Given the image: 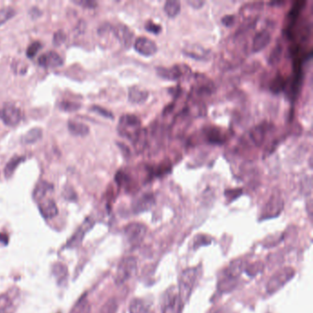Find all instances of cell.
<instances>
[{"label":"cell","mask_w":313,"mask_h":313,"mask_svg":"<svg viewBox=\"0 0 313 313\" xmlns=\"http://www.w3.org/2000/svg\"><path fill=\"white\" fill-rule=\"evenodd\" d=\"M143 130L141 120L133 114H125L120 119L118 133L122 137L131 141L133 144L138 140Z\"/></svg>","instance_id":"1"},{"label":"cell","mask_w":313,"mask_h":313,"mask_svg":"<svg viewBox=\"0 0 313 313\" xmlns=\"http://www.w3.org/2000/svg\"><path fill=\"white\" fill-rule=\"evenodd\" d=\"M137 272V259L133 256L123 258L118 265L115 281L118 285L124 284L131 279Z\"/></svg>","instance_id":"2"},{"label":"cell","mask_w":313,"mask_h":313,"mask_svg":"<svg viewBox=\"0 0 313 313\" xmlns=\"http://www.w3.org/2000/svg\"><path fill=\"white\" fill-rule=\"evenodd\" d=\"M196 278H197L196 268H187L182 272L179 278L178 294L184 302H186L190 296L192 289L195 286Z\"/></svg>","instance_id":"3"},{"label":"cell","mask_w":313,"mask_h":313,"mask_svg":"<svg viewBox=\"0 0 313 313\" xmlns=\"http://www.w3.org/2000/svg\"><path fill=\"white\" fill-rule=\"evenodd\" d=\"M295 275V270L292 267H285L277 271L274 276L271 277L266 284V292L268 294H274L284 287Z\"/></svg>","instance_id":"4"},{"label":"cell","mask_w":313,"mask_h":313,"mask_svg":"<svg viewBox=\"0 0 313 313\" xmlns=\"http://www.w3.org/2000/svg\"><path fill=\"white\" fill-rule=\"evenodd\" d=\"M0 119L9 126H16L22 121V112L12 103H5L0 108Z\"/></svg>","instance_id":"5"},{"label":"cell","mask_w":313,"mask_h":313,"mask_svg":"<svg viewBox=\"0 0 313 313\" xmlns=\"http://www.w3.org/2000/svg\"><path fill=\"white\" fill-rule=\"evenodd\" d=\"M124 234L129 244L136 246L144 239L146 234V227L141 223H130L124 229Z\"/></svg>","instance_id":"6"},{"label":"cell","mask_w":313,"mask_h":313,"mask_svg":"<svg viewBox=\"0 0 313 313\" xmlns=\"http://www.w3.org/2000/svg\"><path fill=\"white\" fill-rule=\"evenodd\" d=\"M283 207H284V202L281 196L277 194H274L271 196L270 199L268 200L264 207L261 219L265 220V219L277 217L283 211Z\"/></svg>","instance_id":"7"},{"label":"cell","mask_w":313,"mask_h":313,"mask_svg":"<svg viewBox=\"0 0 313 313\" xmlns=\"http://www.w3.org/2000/svg\"><path fill=\"white\" fill-rule=\"evenodd\" d=\"M186 65H173L171 67H163L157 66L155 68L156 74L162 79L168 80V81H175L180 79L181 77L185 74L184 69H186Z\"/></svg>","instance_id":"8"},{"label":"cell","mask_w":313,"mask_h":313,"mask_svg":"<svg viewBox=\"0 0 313 313\" xmlns=\"http://www.w3.org/2000/svg\"><path fill=\"white\" fill-rule=\"evenodd\" d=\"M135 51L145 57L153 56L158 51L156 43L151 39L146 37H139L134 43Z\"/></svg>","instance_id":"9"},{"label":"cell","mask_w":313,"mask_h":313,"mask_svg":"<svg viewBox=\"0 0 313 313\" xmlns=\"http://www.w3.org/2000/svg\"><path fill=\"white\" fill-rule=\"evenodd\" d=\"M155 204V197L153 193H144L136 197L133 203L134 213H142L148 212Z\"/></svg>","instance_id":"10"},{"label":"cell","mask_w":313,"mask_h":313,"mask_svg":"<svg viewBox=\"0 0 313 313\" xmlns=\"http://www.w3.org/2000/svg\"><path fill=\"white\" fill-rule=\"evenodd\" d=\"M112 32L125 48L129 49L131 47V45L133 44L134 35L129 27L124 24H118L116 26H112Z\"/></svg>","instance_id":"11"},{"label":"cell","mask_w":313,"mask_h":313,"mask_svg":"<svg viewBox=\"0 0 313 313\" xmlns=\"http://www.w3.org/2000/svg\"><path fill=\"white\" fill-rule=\"evenodd\" d=\"M184 303L185 302L182 300L178 291L169 294L165 299L163 313H182Z\"/></svg>","instance_id":"12"},{"label":"cell","mask_w":313,"mask_h":313,"mask_svg":"<svg viewBox=\"0 0 313 313\" xmlns=\"http://www.w3.org/2000/svg\"><path fill=\"white\" fill-rule=\"evenodd\" d=\"M215 90L214 84L206 76L197 74L196 75V83L195 87L193 88V92L196 96H211Z\"/></svg>","instance_id":"13"},{"label":"cell","mask_w":313,"mask_h":313,"mask_svg":"<svg viewBox=\"0 0 313 313\" xmlns=\"http://www.w3.org/2000/svg\"><path fill=\"white\" fill-rule=\"evenodd\" d=\"M203 134L208 144L223 145L226 143V135L220 128L207 126L203 129Z\"/></svg>","instance_id":"14"},{"label":"cell","mask_w":313,"mask_h":313,"mask_svg":"<svg viewBox=\"0 0 313 313\" xmlns=\"http://www.w3.org/2000/svg\"><path fill=\"white\" fill-rule=\"evenodd\" d=\"M272 127L269 123L267 122H263L258 125H256L255 127L253 128L250 131L249 136L251 140L253 141V143L256 146H261L265 142V137L267 135V133L270 131V128Z\"/></svg>","instance_id":"15"},{"label":"cell","mask_w":313,"mask_h":313,"mask_svg":"<svg viewBox=\"0 0 313 313\" xmlns=\"http://www.w3.org/2000/svg\"><path fill=\"white\" fill-rule=\"evenodd\" d=\"M38 63L43 67H57L64 64V60L56 52L48 51L38 58Z\"/></svg>","instance_id":"16"},{"label":"cell","mask_w":313,"mask_h":313,"mask_svg":"<svg viewBox=\"0 0 313 313\" xmlns=\"http://www.w3.org/2000/svg\"><path fill=\"white\" fill-rule=\"evenodd\" d=\"M271 34L267 30H263L257 32L253 40L252 50L254 53H259L270 43Z\"/></svg>","instance_id":"17"},{"label":"cell","mask_w":313,"mask_h":313,"mask_svg":"<svg viewBox=\"0 0 313 313\" xmlns=\"http://www.w3.org/2000/svg\"><path fill=\"white\" fill-rule=\"evenodd\" d=\"M182 52L187 57L199 61L207 60L211 56V52L208 50H205L198 45H187Z\"/></svg>","instance_id":"18"},{"label":"cell","mask_w":313,"mask_h":313,"mask_svg":"<svg viewBox=\"0 0 313 313\" xmlns=\"http://www.w3.org/2000/svg\"><path fill=\"white\" fill-rule=\"evenodd\" d=\"M92 226H93V222L91 221L90 219H86L85 223L80 226L79 229L76 231V233L72 236V238L70 239L67 245L69 247H73V248L77 247L81 244V242L83 241V238H84L85 234H86V232L89 231Z\"/></svg>","instance_id":"19"},{"label":"cell","mask_w":313,"mask_h":313,"mask_svg":"<svg viewBox=\"0 0 313 313\" xmlns=\"http://www.w3.org/2000/svg\"><path fill=\"white\" fill-rule=\"evenodd\" d=\"M149 92L146 89H141L138 86H132L129 88L128 98L133 104H142L148 99Z\"/></svg>","instance_id":"20"},{"label":"cell","mask_w":313,"mask_h":313,"mask_svg":"<svg viewBox=\"0 0 313 313\" xmlns=\"http://www.w3.org/2000/svg\"><path fill=\"white\" fill-rule=\"evenodd\" d=\"M40 213L46 219H52L58 214V207L53 199H45L39 205Z\"/></svg>","instance_id":"21"},{"label":"cell","mask_w":313,"mask_h":313,"mask_svg":"<svg viewBox=\"0 0 313 313\" xmlns=\"http://www.w3.org/2000/svg\"><path fill=\"white\" fill-rule=\"evenodd\" d=\"M245 267H246V264L244 261H234L231 265H229L228 268L225 271L224 276L237 279L240 275L244 272Z\"/></svg>","instance_id":"22"},{"label":"cell","mask_w":313,"mask_h":313,"mask_svg":"<svg viewBox=\"0 0 313 313\" xmlns=\"http://www.w3.org/2000/svg\"><path fill=\"white\" fill-rule=\"evenodd\" d=\"M147 170H148L150 179L154 177H162L164 175L169 174L172 170V165L168 162H165L156 166H150Z\"/></svg>","instance_id":"23"},{"label":"cell","mask_w":313,"mask_h":313,"mask_svg":"<svg viewBox=\"0 0 313 313\" xmlns=\"http://www.w3.org/2000/svg\"><path fill=\"white\" fill-rule=\"evenodd\" d=\"M42 137H43V130L39 127L32 128L24 135H22L21 137V142L22 144H34L39 140H41Z\"/></svg>","instance_id":"24"},{"label":"cell","mask_w":313,"mask_h":313,"mask_svg":"<svg viewBox=\"0 0 313 313\" xmlns=\"http://www.w3.org/2000/svg\"><path fill=\"white\" fill-rule=\"evenodd\" d=\"M67 126L70 133L75 136H85L89 133V128L82 122L70 120L67 123Z\"/></svg>","instance_id":"25"},{"label":"cell","mask_w":313,"mask_h":313,"mask_svg":"<svg viewBox=\"0 0 313 313\" xmlns=\"http://www.w3.org/2000/svg\"><path fill=\"white\" fill-rule=\"evenodd\" d=\"M53 189V184L49 183L47 181H41L35 186L33 191V197L36 200H42L48 192L52 191Z\"/></svg>","instance_id":"26"},{"label":"cell","mask_w":313,"mask_h":313,"mask_svg":"<svg viewBox=\"0 0 313 313\" xmlns=\"http://www.w3.org/2000/svg\"><path fill=\"white\" fill-rule=\"evenodd\" d=\"M287 78H285L281 74H276V76L271 80L269 89L274 94H279L282 91L285 90L287 85Z\"/></svg>","instance_id":"27"},{"label":"cell","mask_w":313,"mask_h":313,"mask_svg":"<svg viewBox=\"0 0 313 313\" xmlns=\"http://www.w3.org/2000/svg\"><path fill=\"white\" fill-rule=\"evenodd\" d=\"M25 160V157L22 156V155H14L13 157H11L10 161L7 163V165L5 166V170H4V173L7 177H11L12 174L14 173V171L16 169L17 167L20 165V164L22 163V161Z\"/></svg>","instance_id":"28"},{"label":"cell","mask_w":313,"mask_h":313,"mask_svg":"<svg viewBox=\"0 0 313 313\" xmlns=\"http://www.w3.org/2000/svg\"><path fill=\"white\" fill-rule=\"evenodd\" d=\"M236 286H237V279L224 276L223 279L218 284V290L221 293H227V292L232 291Z\"/></svg>","instance_id":"29"},{"label":"cell","mask_w":313,"mask_h":313,"mask_svg":"<svg viewBox=\"0 0 313 313\" xmlns=\"http://www.w3.org/2000/svg\"><path fill=\"white\" fill-rule=\"evenodd\" d=\"M164 11L167 17H169L171 19L175 18L179 14L181 11L180 3L178 1L175 0H169L166 1L164 6Z\"/></svg>","instance_id":"30"},{"label":"cell","mask_w":313,"mask_h":313,"mask_svg":"<svg viewBox=\"0 0 313 313\" xmlns=\"http://www.w3.org/2000/svg\"><path fill=\"white\" fill-rule=\"evenodd\" d=\"M283 56V46L281 43H277L275 47L272 49L270 54L268 56V64L271 66H275L281 61Z\"/></svg>","instance_id":"31"},{"label":"cell","mask_w":313,"mask_h":313,"mask_svg":"<svg viewBox=\"0 0 313 313\" xmlns=\"http://www.w3.org/2000/svg\"><path fill=\"white\" fill-rule=\"evenodd\" d=\"M13 308V301L9 295L0 296V313H12Z\"/></svg>","instance_id":"32"},{"label":"cell","mask_w":313,"mask_h":313,"mask_svg":"<svg viewBox=\"0 0 313 313\" xmlns=\"http://www.w3.org/2000/svg\"><path fill=\"white\" fill-rule=\"evenodd\" d=\"M53 275L57 279V281L60 282V283L65 280L67 277V269H66L65 265L61 264V263L53 265Z\"/></svg>","instance_id":"33"},{"label":"cell","mask_w":313,"mask_h":313,"mask_svg":"<svg viewBox=\"0 0 313 313\" xmlns=\"http://www.w3.org/2000/svg\"><path fill=\"white\" fill-rule=\"evenodd\" d=\"M148 307L145 305V302L143 299L135 298L130 304L129 310H130V313H142Z\"/></svg>","instance_id":"34"},{"label":"cell","mask_w":313,"mask_h":313,"mask_svg":"<svg viewBox=\"0 0 313 313\" xmlns=\"http://www.w3.org/2000/svg\"><path fill=\"white\" fill-rule=\"evenodd\" d=\"M16 11L11 7H6L0 10V26L15 16Z\"/></svg>","instance_id":"35"},{"label":"cell","mask_w":313,"mask_h":313,"mask_svg":"<svg viewBox=\"0 0 313 313\" xmlns=\"http://www.w3.org/2000/svg\"><path fill=\"white\" fill-rule=\"evenodd\" d=\"M115 181L120 186H128L131 183V177L126 172L120 170L115 175Z\"/></svg>","instance_id":"36"},{"label":"cell","mask_w":313,"mask_h":313,"mask_svg":"<svg viewBox=\"0 0 313 313\" xmlns=\"http://www.w3.org/2000/svg\"><path fill=\"white\" fill-rule=\"evenodd\" d=\"M117 310L118 303L116 299L111 298L103 305V307L101 308L98 313H116Z\"/></svg>","instance_id":"37"},{"label":"cell","mask_w":313,"mask_h":313,"mask_svg":"<svg viewBox=\"0 0 313 313\" xmlns=\"http://www.w3.org/2000/svg\"><path fill=\"white\" fill-rule=\"evenodd\" d=\"M264 265L260 263V262H257L255 264H252L249 266H246L244 271L247 273V275L249 276H255L257 274L261 273L263 271Z\"/></svg>","instance_id":"38"},{"label":"cell","mask_w":313,"mask_h":313,"mask_svg":"<svg viewBox=\"0 0 313 313\" xmlns=\"http://www.w3.org/2000/svg\"><path fill=\"white\" fill-rule=\"evenodd\" d=\"M43 48V44L41 42H33L32 44H30L29 45V47L27 48V56L29 57V58H32V57H34L36 54H37L38 52L41 50V49Z\"/></svg>","instance_id":"39"},{"label":"cell","mask_w":313,"mask_h":313,"mask_svg":"<svg viewBox=\"0 0 313 313\" xmlns=\"http://www.w3.org/2000/svg\"><path fill=\"white\" fill-rule=\"evenodd\" d=\"M59 107L64 112H75L79 110L81 105L78 103L71 102V101H62Z\"/></svg>","instance_id":"40"},{"label":"cell","mask_w":313,"mask_h":313,"mask_svg":"<svg viewBox=\"0 0 313 313\" xmlns=\"http://www.w3.org/2000/svg\"><path fill=\"white\" fill-rule=\"evenodd\" d=\"M242 194H243V189H241V188L228 189V190L224 192V195L227 197V199L230 202L234 201L237 197H239Z\"/></svg>","instance_id":"41"},{"label":"cell","mask_w":313,"mask_h":313,"mask_svg":"<svg viewBox=\"0 0 313 313\" xmlns=\"http://www.w3.org/2000/svg\"><path fill=\"white\" fill-rule=\"evenodd\" d=\"M144 28H145V30H146L147 32H151V33L155 34V35L159 34V33H161V32H162V26H161L160 24H156L155 22H151V21L146 22Z\"/></svg>","instance_id":"42"},{"label":"cell","mask_w":313,"mask_h":313,"mask_svg":"<svg viewBox=\"0 0 313 313\" xmlns=\"http://www.w3.org/2000/svg\"><path fill=\"white\" fill-rule=\"evenodd\" d=\"M91 110H92V112L98 113L99 115L103 116V117L108 118V119H112V120L114 118V115H113L112 112L108 111V110L104 109V108H102V107L92 106Z\"/></svg>","instance_id":"43"},{"label":"cell","mask_w":313,"mask_h":313,"mask_svg":"<svg viewBox=\"0 0 313 313\" xmlns=\"http://www.w3.org/2000/svg\"><path fill=\"white\" fill-rule=\"evenodd\" d=\"M65 39H66L65 33L62 30H59L58 32L54 33L53 42L54 45H61L65 41Z\"/></svg>","instance_id":"44"},{"label":"cell","mask_w":313,"mask_h":313,"mask_svg":"<svg viewBox=\"0 0 313 313\" xmlns=\"http://www.w3.org/2000/svg\"><path fill=\"white\" fill-rule=\"evenodd\" d=\"M87 311H88V304L85 299L83 300L81 299V301L78 304H76L73 313H87Z\"/></svg>","instance_id":"45"},{"label":"cell","mask_w":313,"mask_h":313,"mask_svg":"<svg viewBox=\"0 0 313 313\" xmlns=\"http://www.w3.org/2000/svg\"><path fill=\"white\" fill-rule=\"evenodd\" d=\"M211 243H212V241L208 237L205 236V235H199V236H197V237L195 238L194 246L196 248V247L201 246V245H207V244H210Z\"/></svg>","instance_id":"46"},{"label":"cell","mask_w":313,"mask_h":313,"mask_svg":"<svg viewBox=\"0 0 313 313\" xmlns=\"http://www.w3.org/2000/svg\"><path fill=\"white\" fill-rule=\"evenodd\" d=\"M73 2L76 5L83 6L85 8H89V9H94L97 6L96 1H93V0H74Z\"/></svg>","instance_id":"47"},{"label":"cell","mask_w":313,"mask_h":313,"mask_svg":"<svg viewBox=\"0 0 313 313\" xmlns=\"http://www.w3.org/2000/svg\"><path fill=\"white\" fill-rule=\"evenodd\" d=\"M234 22H235V17L234 15H226L222 19V23L226 27L233 26Z\"/></svg>","instance_id":"48"},{"label":"cell","mask_w":313,"mask_h":313,"mask_svg":"<svg viewBox=\"0 0 313 313\" xmlns=\"http://www.w3.org/2000/svg\"><path fill=\"white\" fill-rule=\"evenodd\" d=\"M187 4L191 6L193 9L198 10V9H201L202 6H204L205 2L201 0H190V1H187Z\"/></svg>","instance_id":"49"},{"label":"cell","mask_w":313,"mask_h":313,"mask_svg":"<svg viewBox=\"0 0 313 313\" xmlns=\"http://www.w3.org/2000/svg\"><path fill=\"white\" fill-rule=\"evenodd\" d=\"M117 144L120 149L122 150V154H124V156H130L131 151H130V149H129L127 145H125V144H122V143H117Z\"/></svg>","instance_id":"50"},{"label":"cell","mask_w":313,"mask_h":313,"mask_svg":"<svg viewBox=\"0 0 313 313\" xmlns=\"http://www.w3.org/2000/svg\"><path fill=\"white\" fill-rule=\"evenodd\" d=\"M181 92H182V90H181L179 85H177V86H175V87H171L169 89V93H171V94L173 95V96H175V98L179 96Z\"/></svg>","instance_id":"51"},{"label":"cell","mask_w":313,"mask_h":313,"mask_svg":"<svg viewBox=\"0 0 313 313\" xmlns=\"http://www.w3.org/2000/svg\"><path fill=\"white\" fill-rule=\"evenodd\" d=\"M174 108H175V105H174V103H172V104H170L168 106H166L165 108V110H164V112H163V114L164 115H168L169 113L173 112V110H174Z\"/></svg>","instance_id":"52"},{"label":"cell","mask_w":313,"mask_h":313,"mask_svg":"<svg viewBox=\"0 0 313 313\" xmlns=\"http://www.w3.org/2000/svg\"><path fill=\"white\" fill-rule=\"evenodd\" d=\"M283 4H285V2H272L270 3V5L272 6L283 5Z\"/></svg>","instance_id":"53"},{"label":"cell","mask_w":313,"mask_h":313,"mask_svg":"<svg viewBox=\"0 0 313 313\" xmlns=\"http://www.w3.org/2000/svg\"><path fill=\"white\" fill-rule=\"evenodd\" d=\"M142 313H154V312H152V311H150V310H149V308H147V309H145V310H144V312H142Z\"/></svg>","instance_id":"54"}]
</instances>
